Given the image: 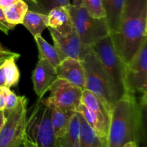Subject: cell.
Listing matches in <instances>:
<instances>
[{"instance_id": "6da1fadb", "label": "cell", "mask_w": 147, "mask_h": 147, "mask_svg": "<svg viewBox=\"0 0 147 147\" xmlns=\"http://www.w3.org/2000/svg\"><path fill=\"white\" fill-rule=\"evenodd\" d=\"M147 0H125L119 30L109 35L115 50L129 63L147 40Z\"/></svg>"}, {"instance_id": "7a4b0ae2", "label": "cell", "mask_w": 147, "mask_h": 147, "mask_svg": "<svg viewBox=\"0 0 147 147\" xmlns=\"http://www.w3.org/2000/svg\"><path fill=\"white\" fill-rule=\"evenodd\" d=\"M142 125V111L134 95L126 94L112 108L107 147H123L131 141L138 144Z\"/></svg>"}, {"instance_id": "3957f363", "label": "cell", "mask_w": 147, "mask_h": 147, "mask_svg": "<svg viewBox=\"0 0 147 147\" xmlns=\"http://www.w3.org/2000/svg\"><path fill=\"white\" fill-rule=\"evenodd\" d=\"M93 48L109 77L116 102L127 94L124 80L126 63L115 50L110 36L95 43Z\"/></svg>"}, {"instance_id": "277c9868", "label": "cell", "mask_w": 147, "mask_h": 147, "mask_svg": "<svg viewBox=\"0 0 147 147\" xmlns=\"http://www.w3.org/2000/svg\"><path fill=\"white\" fill-rule=\"evenodd\" d=\"M112 108L103 99L88 90L83 91L81 104L76 112L80 114L107 147Z\"/></svg>"}, {"instance_id": "5b68a950", "label": "cell", "mask_w": 147, "mask_h": 147, "mask_svg": "<svg viewBox=\"0 0 147 147\" xmlns=\"http://www.w3.org/2000/svg\"><path fill=\"white\" fill-rule=\"evenodd\" d=\"M25 133L27 138L37 147H55L50 110L40 99L27 118Z\"/></svg>"}, {"instance_id": "8992f818", "label": "cell", "mask_w": 147, "mask_h": 147, "mask_svg": "<svg viewBox=\"0 0 147 147\" xmlns=\"http://www.w3.org/2000/svg\"><path fill=\"white\" fill-rule=\"evenodd\" d=\"M76 33L80 41L88 46H93L99 40L110 35L105 17L94 18L89 15L83 5L68 7Z\"/></svg>"}, {"instance_id": "52a82bcc", "label": "cell", "mask_w": 147, "mask_h": 147, "mask_svg": "<svg viewBox=\"0 0 147 147\" xmlns=\"http://www.w3.org/2000/svg\"><path fill=\"white\" fill-rule=\"evenodd\" d=\"M81 62L86 76L85 89L97 95L113 108L116 101L110 81L93 48L86 55Z\"/></svg>"}, {"instance_id": "ba28073f", "label": "cell", "mask_w": 147, "mask_h": 147, "mask_svg": "<svg viewBox=\"0 0 147 147\" xmlns=\"http://www.w3.org/2000/svg\"><path fill=\"white\" fill-rule=\"evenodd\" d=\"M27 99L20 96L17 106L5 112L6 121L0 130V147H20L26 137Z\"/></svg>"}, {"instance_id": "9c48e42d", "label": "cell", "mask_w": 147, "mask_h": 147, "mask_svg": "<svg viewBox=\"0 0 147 147\" xmlns=\"http://www.w3.org/2000/svg\"><path fill=\"white\" fill-rule=\"evenodd\" d=\"M126 93L134 95L147 91V40L125 66Z\"/></svg>"}, {"instance_id": "30bf717a", "label": "cell", "mask_w": 147, "mask_h": 147, "mask_svg": "<svg viewBox=\"0 0 147 147\" xmlns=\"http://www.w3.org/2000/svg\"><path fill=\"white\" fill-rule=\"evenodd\" d=\"M50 95L40 99L46 105H53L60 109L76 112L81 104L83 89L70 82L57 78L49 89Z\"/></svg>"}, {"instance_id": "8fae6325", "label": "cell", "mask_w": 147, "mask_h": 147, "mask_svg": "<svg viewBox=\"0 0 147 147\" xmlns=\"http://www.w3.org/2000/svg\"><path fill=\"white\" fill-rule=\"evenodd\" d=\"M48 30L53 37L54 47L57 50L60 61L67 58L81 61L86 55L93 50V46H85L80 41L76 31L64 35L50 27H48Z\"/></svg>"}, {"instance_id": "7c38bea8", "label": "cell", "mask_w": 147, "mask_h": 147, "mask_svg": "<svg viewBox=\"0 0 147 147\" xmlns=\"http://www.w3.org/2000/svg\"><path fill=\"white\" fill-rule=\"evenodd\" d=\"M55 71L58 79L67 81L83 90L85 89V69L80 61L71 58L63 59L55 68Z\"/></svg>"}, {"instance_id": "4fadbf2b", "label": "cell", "mask_w": 147, "mask_h": 147, "mask_svg": "<svg viewBox=\"0 0 147 147\" xmlns=\"http://www.w3.org/2000/svg\"><path fill=\"white\" fill-rule=\"evenodd\" d=\"M57 79L55 69L45 60L38 59L32 74V82L36 95L42 99Z\"/></svg>"}, {"instance_id": "5bb4252c", "label": "cell", "mask_w": 147, "mask_h": 147, "mask_svg": "<svg viewBox=\"0 0 147 147\" xmlns=\"http://www.w3.org/2000/svg\"><path fill=\"white\" fill-rule=\"evenodd\" d=\"M70 6V5H69ZM55 7L48 14V27L61 35H67L75 31L68 7Z\"/></svg>"}, {"instance_id": "9a60e30c", "label": "cell", "mask_w": 147, "mask_h": 147, "mask_svg": "<svg viewBox=\"0 0 147 147\" xmlns=\"http://www.w3.org/2000/svg\"><path fill=\"white\" fill-rule=\"evenodd\" d=\"M124 1L125 0H102L105 20L110 35L116 33L119 30Z\"/></svg>"}, {"instance_id": "2e32d148", "label": "cell", "mask_w": 147, "mask_h": 147, "mask_svg": "<svg viewBox=\"0 0 147 147\" xmlns=\"http://www.w3.org/2000/svg\"><path fill=\"white\" fill-rule=\"evenodd\" d=\"M50 110L51 120L55 139L60 138L67 131L72 118L76 112L60 109L53 105H47Z\"/></svg>"}, {"instance_id": "e0dca14e", "label": "cell", "mask_w": 147, "mask_h": 147, "mask_svg": "<svg viewBox=\"0 0 147 147\" xmlns=\"http://www.w3.org/2000/svg\"><path fill=\"white\" fill-rule=\"evenodd\" d=\"M78 116L80 122L79 147H106L83 116L79 113H78Z\"/></svg>"}, {"instance_id": "ac0fdd59", "label": "cell", "mask_w": 147, "mask_h": 147, "mask_svg": "<svg viewBox=\"0 0 147 147\" xmlns=\"http://www.w3.org/2000/svg\"><path fill=\"white\" fill-rule=\"evenodd\" d=\"M22 24L34 37L41 35L43 30L48 27V16L47 14L28 10L23 20Z\"/></svg>"}, {"instance_id": "d6986e66", "label": "cell", "mask_w": 147, "mask_h": 147, "mask_svg": "<svg viewBox=\"0 0 147 147\" xmlns=\"http://www.w3.org/2000/svg\"><path fill=\"white\" fill-rule=\"evenodd\" d=\"M80 133V122L78 113L72 118L66 132L60 138L55 139V147H74L78 142Z\"/></svg>"}, {"instance_id": "ffe728a7", "label": "cell", "mask_w": 147, "mask_h": 147, "mask_svg": "<svg viewBox=\"0 0 147 147\" xmlns=\"http://www.w3.org/2000/svg\"><path fill=\"white\" fill-rule=\"evenodd\" d=\"M34 40L39 50L38 59H44L55 69L60 64V59L54 46L47 43L41 35L34 37Z\"/></svg>"}, {"instance_id": "44dd1931", "label": "cell", "mask_w": 147, "mask_h": 147, "mask_svg": "<svg viewBox=\"0 0 147 147\" xmlns=\"http://www.w3.org/2000/svg\"><path fill=\"white\" fill-rule=\"evenodd\" d=\"M28 11V5L23 0H18L9 7L4 10L7 22L13 25L22 24L26 13Z\"/></svg>"}, {"instance_id": "7402d4cb", "label": "cell", "mask_w": 147, "mask_h": 147, "mask_svg": "<svg viewBox=\"0 0 147 147\" xmlns=\"http://www.w3.org/2000/svg\"><path fill=\"white\" fill-rule=\"evenodd\" d=\"M20 56V54L16 53L14 56L8 58L4 61V74H5L6 87L10 88L16 86L20 80V74L15 61Z\"/></svg>"}, {"instance_id": "603a6c76", "label": "cell", "mask_w": 147, "mask_h": 147, "mask_svg": "<svg viewBox=\"0 0 147 147\" xmlns=\"http://www.w3.org/2000/svg\"><path fill=\"white\" fill-rule=\"evenodd\" d=\"M82 5L91 17L94 18L105 17L102 0H82Z\"/></svg>"}, {"instance_id": "cb8c5ba5", "label": "cell", "mask_w": 147, "mask_h": 147, "mask_svg": "<svg viewBox=\"0 0 147 147\" xmlns=\"http://www.w3.org/2000/svg\"><path fill=\"white\" fill-rule=\"evenodd\" d=\"M2 92L4 98V109L5 112H9L14 109L20 101V96H17L12 91L10 90V88L2 86Z\"/></svg>"}, {"instance_id": "d4e9b609", "label": "cell", "mask_w": 147, "mask_h": 147, "mask_svg": "<svg viewBox=\"0 0 147 147\" xmlns=\"http://www.w3.org/2000/svg\"><path fill=\"white\" fill-rule=\"evenodd\" d=\"M15 25L10 24L7 22L4 15V10L0 7V31L3 32L6 35H8L10 30H14Z\"/></svg>"}, {"instance_id": "484cf974", "label": "cell", "mask_w": 147, "mask_h": 147, "mask_svg": "<svg viewBox=\"0 0 147 147\" xmlns=\"http://www.w3.org/2000/svg\"><path fill=\"white\" fill-rule=\"evenodd\" d=\"M47 5L50 10L58 7H67L70 5V0H46Z\"/></svg>"}, {"instance_id": "4316f807", "label": "cell", "mask_w": 147, "mask_h": 147, "mask_svg": "<svg viewBox=\"0 0 147 147\" xmlns=\"http://www.w3.org/2000/svg\"><path fill=\"white\" fill-rule=\"evenodd\" d=\"M17 1L18 0H0V7L4 10V9L9 7Z\"/></svg>"}, {"instance_id": "83f0119b", "label": "cell", "mask_w": 147, "mask_h": 147, "mask_svg": "<svg viewBox=\"0 0 147 147\" xmlns=\"http://www.w3.org/2000/svg\"><path fill=\"white\" fill-rule=\"evenodd\" d=\"M20 147H35V145L32 142H31L26 136L24 141L21 144V145L20 146Z\"/></svg>"}, {"instance_id": "f1b7e54d", "label": "cell", "mask_w": 147, "mask_h": 147, "mask_svg": "<svg viewBox=\"0 0 147 147\" xmlns=\"http://www.w3.org/2000/svg\"><path fill=\"white\" fill-rule=\"evenodd\" d=\"M6 121V114L4 110H0V130L4 125Z\"/></svg>"}, {"instance_id": "f546056e", "label": "cell", "mask_w": 147, "mask_h": 147, "mask_svg": "<svg viewBox=\"0 0 147 147\" xmlns=\"http://www.w3.org/2000/svg\"><path fill=\"white\" fill-rule=\"evenodd\" d=\"M4 109V98L2 92V86H0V110Z\"/></svg>"}, {"instance_id": "4dcf8cb0", "label": "cell", "mask_w": 147, "mask_h": 147, "mask_svg": "<svg viewBox=\"0 0 147 147\" xmlns=\"http://www.w3.org/2000/svg\"><path fill=\"white\" fill-rule=\"evenodd\" d=\"M123 147H138V144L134 141H131L125 144Z\"/></svg>"}, {"instance_id": "1f68e13d", "label": "cell", "mask_w": 147, "mask_h": 147, "mask_svg": "<svg viewBox=\"0 0 147 147\" xmlns=\"http://www.w3.org/2000/svg\"><path fill=\"white\" fill-rule=\"evenodd\" d=\"M73 5L81 6L82 5V0H73Z\"/></svg>"}, {"instance_id": "d6a6232c", "label": "cell", "mask_w": 147, "mask_h": 147, "mask_svg": "<svg viewBox=\"0 0 147 147\" xmlns=\"http://www.w3.org/2000/svg\"><path fill=\"white\" fill-rule=\"evenodd\" d=\"M30 1H32V2H34V3H35V4H37V0H30Z\"/></svg>"}, {"instance_id": "836d02e7", "label": "cell", "mask_w": 147, "mask_h": 147, "mask_svg": "<svg viewBox=\"0 0 147 147\" xmlns=\"http://www.w3.org/2000/svg\"><path fill=\"white\" fill-rule=\"evenodd\" d=\"M74 147H79V144H78V142L77 144H76V146H75Z\"/></svg>"}, {"instance_id": "e575fe53", "label": "cell", "mask_w": 147, "mask_h": 147, "mask_svg": "<svg viewBox=\"0 0 147 147\" xmlns=\"http://www.w3.org/2000/svg\"><path fill=\"white\" fill-rule=\"evenodd\" d=\"M35 147H37V146H35Z\"/></svg>"}]
</instances>
